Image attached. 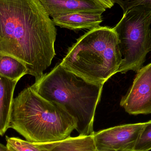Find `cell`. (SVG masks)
Here are the masks:
<instances>
[{"label":"cell","instance_id":"1","mask_svg":"<svg viewBox=\"0 0 151 151\" xmlns=\"http://www.w3.org/2000/svg\"><path fill=\"white\" fill-rule=\"evenodd\" d=\"M57 29L40 0H0V54L39 80L56 55Z\"/></svg>","mask_w":151,"mask_h":151},{"label":"cell","instance_id":"2","mask_svg":"<svg viewBox=\"0 0 151 151\" xmlns=\"http://www.w3.org/2000/svg\"><path fill=\"white\" fill-rule=\"evenodd\" d=\"M77 125L63 106L42 97L31 86L14 99L9 128L28 142L44 143L64 140L70 137Z\"/></svg>","mask_w":151,"mask_h":151},{"label":"cell","instance_id":"3","mask_svg":"<svg viewBox=\"0 0 151 151\" xmlns=\"http://www.w3.org/2000/svg\"><path fill=\"white\" fill-rule=\"evenodd\" d=\"M104 84L90 82L60 63L31 86L49 101L60 104L75 119L79 135L94 134V122Z\"/></svg>","mask_w":151,"mask_h":151},{"label":"cell","instance_id":"4","mask_svg":"<svg viewBox=\"0 0 151 151\" xmlns=\"http://www.w3.org/2000/svg\"><path fill=\"white\" fill-rule=\"evenodd\" d=\"M119 43L113 27L99 26L79 38L60 64L90 82L104 84L119 72L123 60Z\"/></svg>","mask_w":151,"mask_h":151},{"label":"cell","instance_id":"5","mask_svg":"<svg viewBox=\"0 0 151 151\" xmlns=\"http://www.w3.org/2000/svg\"><path fill=\"white\" fill-rule=\"evenodd\" d=\"M151 8L143 6L129 10L113 29L119 40L122 60L118 72H137L151 51Z\"/></svg>","mask_w":151,"mask_h":151},{"label":"cell","instance_id":"6","mask_svg":"<svg viewBox=\"0 0 151 151\" xmlns=\"http://www.w3.org/2000/svg\"><path fill=\"white\" fill-rule=\"evenodd\" d=\"M144 123L120 125L94 133L98 151H134Z\"/></svg>","mask_w":151,"mask_h":151},{"label":"cell","instance_id":"7","mask_svg":"<svg viewBox=\"0 0 151 151\" xmlns=\"http://www.w3.org/2000/svg\"><path fill=\"white\" fill-rule=\"evenodd\" d=\"M120 105L129 114H151V63L137 72Z\"/></svg>","mask_w":151,"mask_h":151},{"label":"cell","instance_id":"8","mask_svg":"<svg viewBox=\"0 0 151 151\" xmlns=\"http://www.w3.org/2000/svg\"><path fill=\"white\" fill-rule=\"evenodd\" d=\"M52 19L78 12L102 14L106 9L93 0H40Z\"/></svg>","mask_w":151,"mask_h":151},{"label":"cell","instance_id":"9","mask_svg":"<svg viewBox=\"0 0 151 151\" xmlns=\"http://www.w3.org/2000/svg\"><path fill=\"white\" fill-rule=\"evenodd\" d=\"M55 25L73 31L91 29L99 26L103 21L102 14L78 12L62 15L52 19Z\"/></svg>","mask_w":151,"mask_h":151},{"label":"cell","instance_id":"10","mask_svg":"<svg viewBox=\"0 0 151 151\" xmlns=\"http://www.w3.org/2000/svg\"><path fill=\"white\" fill-rule=\"evenodd\" d=\"M93 135L70 136L56 142L34 144L42 151H98Z\"/></svg>","mask_w":151,"mask_h":151},{"label":"cell","instance_id":"11","mask_svg":"<svg viewBox=\"0 0 151 151\" xmlns=\"http://www.w3.org/2000/svg\"><path fill=\"white\" fill-rule=\"evenodd\" d=\"M19 81L0 76V134L3 136L9 128L13 94Z\"/></svg>","mask_w":151,"mask_h":151},{"label":"cell","instance_id":"12","mask_svg":"<svg viewBox=\"0 0 151 151\" xmlns=\"http://www.w3.org/2000/svg\"><path fill=\"white\" fill-rule=\"evenodd\" d=\"M27 74V68L18 59L0 54V76L13 81H19Z\"/></svg>","mask_w":151,"mask_h":151},{"label":"cell","instance_id":"13","mask_svg":"<svg viewBox=\"0 0 151 151\" xmlns=\"http://www.w3.org/2000/svg\"><path fill=\"white\" fill-rule=\"evenodd\" d=\"M151 150V120L145 122L135 146V151Z\"/></svg>","mask_w":151,"mask_h":151},{"label":"cell","instance_id":"14","mask_svg":"<svg viewBox=\"0 0 151 151\" xmlns=\"http://www.w3.org/2000/svg\"><path fill=\"white\" fill-rule=\"evenodd\" d=\"M6 146L11 151H42L33 143L17 137L6 136Z\"/></svg>","mask_w":151,"mask_h":151},{"label":"cell","instance_id":"15","mask_svg":"<svg viewBox=\"0 0 151 151\" xmlns=\"http://www.w3.org/2000/svg\"><path fill=\"white\" fill-rule=\"evenodd\" d=\"M118 4L123 11V14L134 7L143 6L151 8V0H112Z\"/></svg>","mask_w":151,"mask_h":151},{"label":"cell","instance_id":"16","mask_svg":"<svg viewBox=\"0 0 151 151\" xmlns=\"http://www.w3.org/2000/svg\"><path fill=\"white\" fill-rule=\"evenodd\" d=\"M93 1L101 4L106 9H111L114 4L112 0H93Z\"/></svg>","mask_w":151,"mask_h":151},{"label":"cell","instance_id":"17","mask_svg":"<svg viewBox=\"0 0 151 151\" xmlns=\"http://www.w3.org/2000/svg\"><path fill=\"white\" fill-rule=\"evenodd\" d=\"M0 151H11L8 149V147L4 145L1 144L0 145Z\"/></svg>","mask_w":151,"mask_h":151},{"label":"cell","instance_id":"18","mask_svg":"<svg viewBox=\"0 0 151 151\" xmlns=\"http://www.w3.org/2000/svg\"></svg>","mask_w":151,"mask_h":151}]
</instances>
